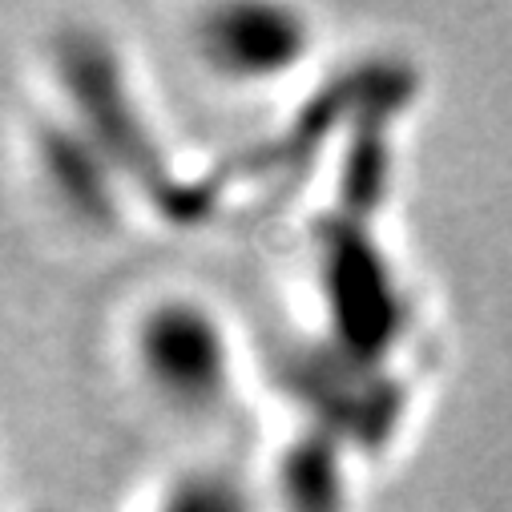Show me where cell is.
I'll use <instances>...</instances> for the list:
<instances>
[{"label":"cell","mask_w":512,"mask_h":512,"mask_svg":"<svg viewBox=\"0 0 512 512\" xmlns=\"http://www.w3.org/2000/svg\"><path fill=\"white\" fill-rule=\"evenodd\" d=\"M150 359H154L162 383H170L174 392H186V396H198L210 383V375L218 371V359L206 347V327H198L194 319H182V315H170L154 327Z\"/></svg>","instance_id":"1"},{"label":"cell","mask_w":512,"mask_h":512,"mask_svg":"<svg viewBox=\"0 0 512 512\" xmlns=\"http://www.w3.org/2000/svg\"><path fill=\"white\" fill-rule=\"evenodd\" d=\"M246 17H250V29H238L226 17V33H222L226 57L242 61L246 69H263V65H275L291 53V45H295L291 29H271L267 13H246Z\"/></svg>","instance_id":"2"}]
</instances>
